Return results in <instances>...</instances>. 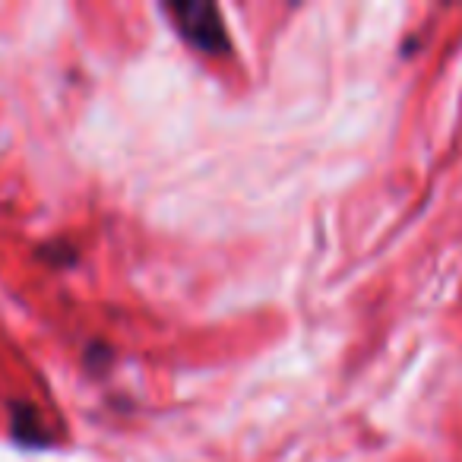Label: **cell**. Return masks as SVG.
<instances>
[{
    "label": "cell",
    "mask_w": 462,
    "mask_h": 462,
    "mask_svg": "<svg viewBox=\"0 0 462 462\" xmlns=\"http://www.w3.org/2000/svg\"><path fill=\"white\" fill-rule=\"evenodd\" d=\"M10 434H14V440L20 443V447L26 449H42L51 443V437H48V428L45 421H42L39 409L29 402H14L10 405Z\"/></svg>",
    "instance_id": "2"
},
{
    "label": "cell",
    "mask_w": 462,
    "mask_h": 462,
    "mask_svg": "<svg viewBox=\"0 0 462 462\" xmlns=\"http://www.w3.org/2000/svg\"><path fill=\"white\" fill-rule=\"evenodd\" d=\"M165 16L174 23L178 35L184 42H190L197 51L203 54H228L231 39L225 32L222 10L209 0H168Z\"/></svg>",
    "instance_id": "1"
}]
</instances>
